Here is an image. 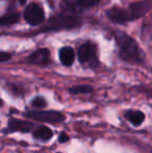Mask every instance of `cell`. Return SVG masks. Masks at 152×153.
Wrapping results in <instances>:
<instances>
[{"instance_id": "obj_4", "label": "cell", "mask_w": 152, "mask_h": 153, "mask_svg": "<svg viewBox=\"0 0 152 153\" xmlns=\"http://www.w3.org/2000/svg\"><path fill=\"white\" fill-rule=\"evenodd\" d=\"M25 117L35 119L42 122H49V123H57L64 121V116L56 111H30V113L25 114Z\"/></svg>"}, {"instance_id": "obj_8", "label": "cell", "mask_w": 152, "mask_h": 153, "mask_svg": "<svg viewBox=\"0 0 152 153\" xmlns=\"http://www.w3.org/2000/svg\"><path fill=\"white\" fill-rule=\"evenodd\" d=\"M106 16L115 23L118 24H124L127 21H130L129 16H128L127 10L119 7H112L106 12Z\"/></svg>"}, {"instance_id": "obj_11", "label": "cell", "mask_w": 152, "mask_h": 153, "mask_svg": "<svg viewBox=\"0 0 152 153\" xmlns=\"http://www.w3.org/2000/svg\"><path fill=\"white\" fill-rule=\"evenodd\" d=\"M52 130L46 126H40L33 131V137L37 140H41V141H48L52 137Z\"/></svg>"}, {"instance_id": "obj_3", "label": "cell", "mask_w": 152, "mask_h": 153, "mask_svg": "<svg viewBox=\"0 0 152 153\" xmlns=\"http://www.w3.org/2000/svg\"><path fill=\"white\" fill-rule=\"evenodd\" d=\"M24 19L31 26H38L45 20L44 10L37 3L28 4L24 10Z\"/></svg>"}, {"instance_id": "obj_19", "label": "cell", "mask_w": 152, "mask_h": 153, "mask_svg": "<svg viewBox=\"0 0 152 153\" xmlns=\"http://www.w3.org/2000/svg\"><path fill=\"white\" fill-rule=\"evenodd\" d=\"M19 2H20L21 5H24V4L26 3V0H19Z\"/></svg>"}, {"instance_id": "obj_20", "label": "cell", "mask_w": 152, "mask_h": 153, "mask_svg": "<svg viewBox=\"0 0 152 153\" xmlns=\"http://www.w3.org/2000/svg\"><path fill=\"white\" fill-rule=\"evenodd\" d=\"M1 105H2V100L0 99V106H1Z\"/></svg>"}, {"instance_id": "obj_14", "label": "cell", "mask_w": 152, "mask_h": 153, "mask_svg": "<svg viewBox=\"0 0 152 153\" xmlns=\"http://www.w3.org/2000/svg\"><path fill=\"white\" fill-rule=\"evenodd\" d=\"M93 91V88L91 85H74V87L70 88L69 92L71 94L77 95V94H87V93H91Z\"/></svg>"}, {"instance_id": "obj_1", "label": "cell", "mask_w": 152, "mask_h": 153, "mask_svg": "<svg viewBox=\"0 0 152 153\" xmlns=\"http://www.w3.org/2000/svg\"><path fill=\"white\" fill-rule=\"evenodd\" d=\"M116 40L120 47V55L122 59L127 62H143L144 59L143 52L133 39L123 32H117Z\"/></svg>"}, {"instance_id": "obj_17", "label": "cell", "mask_w": 152, "mask_h": 153, "mask_svg": "<svg viewBox=\"0 0 152 153\" xmlns=\"http://www.w3.org/2000/svg\"><path fill=\"white\" fill-rule=\"evenodd\" d=\"M12 59V55L7 52H2L0 51V62H7Z\"/></svg>"}, {"instance_id": "obj_2", "label": "cell", "mask_w": 152, "mask_h": 153, "mask_svg": "<svg viewBox=\"0 0 152 153\" xmlns=\"http://www.w3.org/2000/svg\"><path fill=\"white\" fill-rule=\"evenodd\" d=\"M80 25V20L73 15L61 14L49 19L48 23L43 27L42 32L49 30H59V29H69L74 28Z\"/></svg>"}, {"instance_id": "obj_12", "label": "cell", "mask_w": 152, "mask_h": 153, "mask_svg": "<svg viewBox=\"0 0 152 153\" xmlns=\"http://www.w3.org/2000/svg\"><path fill=\"white\" fill-rule=\"evenodd\" d=\"M126 118L129 120V122L134 126H139L144 122L145 115L140 111H128L125 114Z\"/></svg>"}, {"instance_id": "obj_10", "label": "cell", "mask_w": 152, "mask_h": 153, "mask_svg": "<svg viewBox=\"0 0 152 153\" xmlns=\"http://www.w3.org/2000/svg\"><path fill=\"white\" fill-rule=\"evenodd\" d=\"M59 59L64 66H71L75 59V52L70 46H66L59 50Z\"/></svg>"}, {"instance_id": "obj_5", "label": "cell", "mask_w": 152, "mask_h": 153, "mask_svg": "<svg viewBox=\"0 0 152 153\" xmlns=\"http://www.w3.org/2000/svg\"><path fill=\"white\" fill-rule=\"evenodd\" d=\"M151 6H152V0H143V1H139L136 2V3L130 4L127 10L130 21L144 16L150 10Z\"/></svg>"}, {"instance_id": "obj_15", "label": "cell", "mask_w": 152, "mask_h": 153, "mask_svg": "<svg viewBox=\"0 0 152 153\" xmlns=\"http://www.w3.org/2000/svg\"><path fill=\"white\" fill-rule=\"evenodd\" d=\"M74 1L80 8H90L97 5L100 0H74Z\"/></svg>"}, {"instance_id": "obj_6", "label": "cell", "mask_w": 152, "mask_h": 153, "mask_svg": "<svg viewBox=\"0 0 152 153\" xmlns=\"http://www.w3.org/2000/svg\"><path fill=\"white\" fill-rule=\"evenodd\" d=\"M95 53H96L95 46L90 42L85 43V44L79 47L78 52H77L78 61L80 62L81 64H85V62H92L96 59Z\"/></svg>"}, {"instance_id": "obj_9", "label": "cell", "mask_w": 152, "mask_h": 153, "mask_svg": "<svg viewBox=\"0 0 152 153\" xmlns=\"http://www.w3.org/2000/svg\"><path fill=\"white\" fill-rule=\"evenodd\" d=\"M33 124L28 121H21V120L10 119L8 122V130L10 131H21V132H28L33 129Z\"/></svg>"}, {"instance_id": "obj_7", "label": "cell", "mask_w": 152, "mask_h": 153, "mask_svg": "<svg viewBox=\"0 0 152 153\" xmlns=\"http://www.w3.org/2000/svg\"><path fill=\"white\" fill-rule=\"evenodd\" d=\"M29 62L38 66H46L50 62V51L46 48H41L33 52L28 57Z\"/></svg>"}, {"instance_id": "obj_13", "label": "cell", "mask_w": 152, "mask_h": 153, "mask_svg": "<svg viewBox=\"0 0 152 153\" xmlns=\"http://www.w3.org/2000/svg\"><path fill=\"white\" fill-rule=\"evenodd\" d=\"M20 15L19 13H13L0 17V26H7V25H14L19 22Z\"/></svg>"}, {"instance_id": "obj_16", "label": "cell", "mask_w": 152, "mask_h": 153, "mask_svg": "<svg viewBox=\"0 0 152 153\" xmlns=\"http://www.w3.org/2000/svg\"><path fill=\"white\" fill-rule=\"evenodd\" d=\"M47 105V102L43 97L38 96L36 98H33L31 100V106L35 107V108H43Z\"/></svg>"}, {"instance_id": "obj_18", "label": "cell", "mask_w": 152, "mask_h": 153, "mask_svg": "<svg viewBox=\"0 0 152 153\" xmlns=\"http://www.w3.org/2000/svg\"><path fill=\"white\" fill-rule=\"evenodd\" d=\"M68 140H69V137H68L67 133L62 132L61 135H59V142H61V143H65V142H67Z\"/></svg>"}]
</instances>
